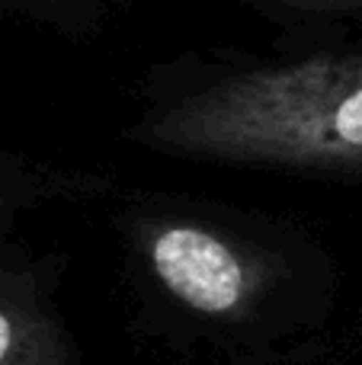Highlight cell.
Here are the masks:
<instances>
[{
	"label": "cell",
	"instance_id": "5b68a950",
	"mask_svg": "<svg viewBox=\"0 0 362 365\" xmlns=\"http://www.w3.org/2000/svg\"><path fill=\"white\" fill-rule=\"evenodd\" d=\"M282 6H295V10H359L362 0H273Z\"/></svg>",
	"mask_w": 362,
	"mask_h": 365
},
{
	"label": "cell",
	"instance_id": "6da1fadb",
	"mask_svg": "<svg viewBox=\"0 0 362 365\" xmlns=\"http://www.w3.org/2000/svg\"><path fill=\"white\" fill-rule=\"evenodd\" d=\"M132 135L173 158L362 170V51L218 77L148 113Z\"/></svg>",
	"mask_w": 362,
	"mask_h": 365
},
{
	"label": "cell",
	"instance_id": "3957f363",
	"mask_svg": "<svg viewBox=\"0 0 362 365\" xmlns=\"http://www.w3.org/2000/svg\"><path fill=\"white\" fill-rule=\"evenodd\" d=\"M6 240V237H4ZM0 240V365H77L45 272Z\"/></svg>",
	"mask_w": 362,
	"mask_h": 365
},
{
	"label": "cell",
	"instance_id": "277c9868",
	"mask_svg": "<svg viewBox=\"0 0 362 365\" xmlns=\"http://www.w3.org/2000/svg\"><path fill=\"white\" fill-rule=\"evenodd\" d=\"M81 182L61 180L55 173L36 170V167L23 164V160L0 154V240L10 234L13 221L23 212H29L32 205L45 199H55L61 189H74Z\"/></svg>",
	"mask_w": 362,
	"mask_h": 365
},
{
	"label": "cell",
	"instance_id": "7a4b0ae2",
	"mask_svg": "<svg viewBox=\"0 0 362 365\" xmlns=\"http://www.w3.org/2000/svg\"><path fill=\"white\" fill-rule=\"evenodd\" d=\"M132 247L160 298L215 327L260 317L276 295L279 263L222 221L186 212H148L132 225Z\"/></svg>",
	"mask_w": 362,
	"mask_h": 365
}]
</instances>
